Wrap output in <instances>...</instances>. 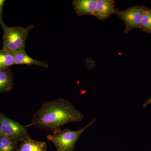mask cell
Instances as JSON below:
<instances>
[{
	"label": "cell",
	"instance_id": "cell-11",
	"mask_svg": "<svg viewBox=\"0 0 151 151\" xmlns=\"http://www.w3.org/2000/svg\"><path fill=\"white\" fill-rule=\"evenodd\" d=\"M15 65L14 55L5 50H0V70L8 69Z\"/></svg>",
	"mask_w": 151,
	"mask_h": 151
},
{
	"label": "cell",
	"instance_id": "cell-16",
	"mask_svg": "<svg viewBox=\"0 0 151 151\" xmlns=\"http://www.w3.org/2000/svg\"><path fill=\"white\" fill-rule=\"evenodd\" d=\"M2 136L1 134V132H0V137Z\"/></svg>",
	"mask_w": 151,
	"mask_h": 151
},
{
	"label": "cell",
	"instance_id": "cell-8",
	"mask_svg": "<svg viewBox=\"0 0 151 151\" xmlns=\"http://www.w3.org/2000/svg\"><path fill=\"white\" fill-rule=\"evenodd\" d=\"M13 54L14 58L15 65H36L41 67H48V65L47 63L32 58L28 55L25 51L18 52Z\"/></svg>",
	"mask_w": 151,
	"mask_h": 151
},
{
	"label": "cell",
	"instance_id": "cell-12",
	"mask_svg": "<svg viewBox=\"0 0 151 151\" xmlns=\"http://www.w3.org/2000/svg\"><path fill=\"white\" fill-rule=\"evenodd\" d=\"M18 142L1 136L0 137V151H18Z\"/></svg>",
	"mask_w": 151,
	"mask_h": 151
},
{
	"label": "cell",
	"instance_id": "cell-4",
	"mask_svg": "<svg viewBox=\"0 0 151 151\" xmlns=\"http://www.w3.org/2000/svg\"><path fill=\"white\" fill-rule=\"evenodd\" d=\"M31 126V124L22 125L0 113V132L2 136L21 142L30 137L28 129Z\"/></svg>",
	"mask_w": 151,
	"mask_h": 151
},
{
	"label": "cell",
	"instance_id": "cell-5",
	"mask_svg": "<svg viewBox=\"0 0 151 151\" xmlns=\"http://www.w3.org/2000/svg\"><path fill=\"white\" fill-rule=\"evenodd\" d=\"M145 7L144 6L135 5L124 11L115 9L114 14L125 23V33H129L133 29H140Z\"/></svg>",
	"mask_w": 151,
	"mask_h": 151
},
{
	"label": "cell",
	"instance_id": "cell-7",
	"mask_svg": "<svg viewBox=\"0 0 151 151\" xmlns=\"http://www.w3.org/2000/svg\"><path fill=\"white\" fill-rule=\"evenodd\" d=\"M96 4L97 0H74L72 2L74 10L78 16H94Z\"/></svg>",
	"mask_w": 151,
	"mask_h": 151
},
{
	"label": "cell",
	"instance_id": "cell-3",
	"mask_svg": "<svg viewBox=\"0 0 151 151\" xmlns=\"http://www.w3.org/2000/svg\"><path fill=\"white\" fill-rule=\"evenodd\" d=\"M96 121V119H94L77 131H72L68 129H60L53 132L52 134L48 135L47 138L54 144L57 151H73L79 137Z\"/></svg>",
	"mask_w": 151,
	"mask_h": 151
},
{
	"label": "cell",
	"instance_id": "cell-1",
	"mask_svg": "<svg viewBox=\"0 0 151 151\" xmlns=\"http://www.w3.org/2000/svg\"><path fill=\"white\" fill-rule=\"evenodd\" d=\"M84 117L69 101L59 98L45 102L33 116L31 124L53 133L65 124L82 121Z\"/></svg>",
	"mask_w": 151,
	"mask_h": 151
},
{
	"label": "cell",
	"instance_id": "cell-14",
	"mask_svg": "<svg viewBox=\"0 0 151 151\" xmlns=\"http://www.w3.org/2000/svg\"><path fill=\"white\" fill-rule=\"evenodd\" d=\"M5 0H0V24L1 25L4 23L3 20L2 13L3 8Z\"/></svg>",
	"mask_w": 151,
	"mask_h": 151
},
{
	"label": "cell",
	"instance_id": "cell-10",
	"mask_svg": "<svg viewBox=\"0 0 151 151\" xmlns=\"http://www.w3.org/2000/svg\"><path fill=\"white\" fill-rule=\"evenodd\" d=\"M13 85L12 76L9 69L0 70V93L9 91Z\"/></svg>",
	"mask_w": 151,
	"mask_h": 151
},
{
	"label": "cell",
	"instance_id": "cell-15",
	"mask_svg": "<svg viewBox=\"0 0 151 151\" xmlns=\"http://www.w3.org/2000/svg\"><path fill=\"white\" fill-rule=\"evenodd\" d=\"M150 104H151V97H150L147 100H146V102L143 104V106L144 108H145Z\"/></svg>",
	"mask_w": 151,
	"mask_h": 151
},
{
	"label": "cell",
	"instance_id": "cell-6",
	"mask_svg": "<svg viewBox=\"0 0 151 151\" xmlns=\"http://www.w3.org/2000/svg\"><path fill=\"white\" fill-rule=\"evenodd\" d=\"M115 4L113 0H97L94 16L101 20L107 19L115 13Z\"/></svg>",
	"mask_w": 151,
	"mask_h": 151
},
{
	"label": "cell",
	"instance_id": "cell-2",
	"mask_svg": "<svg viewBox=\"0 0 151 151\" xmlns=\"http://www.w3.org/2000/svg\"><path fill=\"white\" fill-rule=\"evenodd\" d=\"M1 25L3 31V49L12 53L25 51L26 40L29 33L33 28V25H29L27 27H9L4 23Z\"/></svg>",
	"mask_w": 151,
	"mask_h": 151
},
{
	"label": "cell",
	"instance_id": "cell-13",
	"mask_svg": "<svg viewBox=\"0 0 151 151\" xmlns=\"http://www.w3.org/2000/svg\"><path fill=\"white\" fill-rule=\"evenodd\" d=\"M140 29L147 33H151V9L145 6Z\"/></svg>",
	"mask_w": 151,
	"mask_h": 151
},
{
	"label": "cell",
	"instance_id": "cell-9",
	"mask_svg": "<svg viewBox=\"0 0 151 151\" xmlns=\"http://www.w3.org/2000/svg\"><path fill=\"white\" fill-rule=\"evenodd\" d=\"M18 151H47L45 142L37 141L29 138L21 142Z\"/></svg>",
	"mask_w": 151,
	"mask_h": 151
}]
</instances>
